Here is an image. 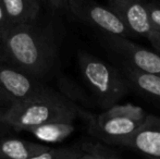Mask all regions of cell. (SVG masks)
Segmentation results:
<instances>
[{"mask_svg": "<svg viewBox=\"0 0 160 159\" xmlns=\"http://www.w3.org/2000/svg\"><path fill=\"white\" fill-rule=\"evenodd\" d=\"M78 145L83 153L82 159H118L121 157L120 152L97 138L83 140Z\"/></svg>", "mask_w": 160, "mask_h": 159, "instance_id": "5bb4252c", "label": "cell"}, {"mask_svg": "<svg viewBox=\"0 0 160 159\" xmlns=\"http://www.w3.org/2000/svg\"><path fill=\"white\" fill-rule=\"evenodd\" d=\"M15 102H17L0 86V119L12 108Z\"/></svg>", "mask_w": 160, "mask_h": 159, "instance_id": "d6986e66", "label": "cell"}, {"mask_svg": "<svg viewBox=\"0 0 160 159\" xmlns=\"http://www.w3.org/2000/svg\"><path fill=\"white\" fill-rule=\"evenodd\" d=\"M149 113L144 110L142 107L136 106L133 104H114L107 109H103V112L97 115L100 118H109V117H123L128 118L138 122H144Z\"/></svg>", "mask_w": 160, "mask_h": 159, "instance_id": "9a60e30c", "label": "cell"}, {"mask_svg": "<svg viewBox=\"0 0 160 159\" xmlns=\"http://www.w3.org/2000/svg\"><path fill=\"white\" fill-rule=\"evenodd\" d=\"M49 147L20 138L0 140V159H36Z\"/></svg>", "mask_w": 160, "mask_h": 159, "instance_id": "7c38bea8", "label": "cell"}, {"mask_svg": "<svg viewBox=\"0 0 160 159\" xmlns=\"http://www.w3.org/2000/svg\"><path fill=\"white\" fill-rule=\"evenodd\" d=\"M59 36L52 27L36 23L11 25L0 38V58L37 79L46 77L58 58Z\"/></svg>", "mask_w": 160, "mask_h": 159, "instance_id": "6da1fadb", "label": "cell"}, {"mask_svg": "<svg viewBox=\"0 0 160 159\" xmlns=\"http://www.w3.org/2000/svg\"><path fill=\"white\" fill-rule=\"evenodd\" d=\"M69 11L78 19L102 33L128 36L131 33L121 17L110 8L98 4L94 0H67Z\"/></svg>", "mask_w": 160, "mask_h": 159, "instance_id": "8992f818", "label": "cell"}, {"mask_svg": "<svg viewBox=\"0 0 160 159\" xmlns=\"http://www.w3.org/2000/svg\"><path fill=\"white\" fill-rule=\"evenodd\" d=\"M0 6L10 25L35 21L40 12L38 0H0Z\"/></svg>", "mask_w": 160, "mask_h": 159, "instance_id": "8fae6325", "label": "cell"}, {"mask_svg": "<svg viewBox=\"0 0 160 159\" xmlns=\"http://www.w3.org/2000/svg\"><path fill=\"white\" fill-rule=\"evenodd\" d=\"M110 9L121 17L131 32L146 37L152 30L143 0H108Z\"/></svg>", "mask_w": 160, "mask_h": 159, "instance_id": "ba28073f", "label": "cell"}, {"mask_svg": "<svg viewBox=\"0 0 160 159\" xmlns=\"http://www.w3.org/2000/svg\"><path fill=\"white\" fill-rule=\"evenodd\" d=\"M122 147H128L144 155L160 157V117L148 115L144 123Z\"/></svg>", "mask_w": 160, "mask_h": 159, "instance_id": "9c48e42d", "label": "cell"}, {"mask_svg": "<svg viewBox=\"0 0 160 159\" xmlns=\"http://www.w3.org/2000/svg\"><path fill=\"white\" fill-rule=\"evenodd\" d=\"M74 120H55L28 130L37 140L48 143H59L74 132Z\"/></svg>", "mask_w": 160, "mask_h": 159, "instance_id": "4fadbf2b", "label": "cell"}, {"mask_svg": "<svg viewBox=\"0 0 160 159\" xmlns=\"http://www.w3.org/2000/svg\"><path fill=\"white\" fill-rule=\"evenodd\" d=\"M106 46L119 58V60L141 71L160 74V55L150 51L135 42L127 36L103 33Z\"/></svg>", "mask_w": 160, "mask_h": 159, "instance_id": "52a82bcc", "label": "cell"}, {"mask_svg": "<svg viewBox=\"0 0 160 159\" xmlns=\"http://www.w3.org/2000/svg\"><path fill=\"white\" fill-rule=\"evenodd\" d=\"M0 124H1V122H0Z\"/></svg>", "mask_w": 160, "mask_h": 159, "instance_id": "603a6c76", "label": "cell"}, {"mask_svg": "<svg viewBox=\"0 0 160 159\" xmlns=\"http://www.w3.org/2000/svg\"><path fill=\"white\" fill-rule=\"evenodd\" d=\"M78 66L101 109L118 104L130 92L131 88L121 71L95 56L84 51L78 52Z\"/></svg>", "mask_w": 160, "mask_h": 159, "instance_id": "3957f363", "label": "cell"}, {"mask_svg": "<svg viewBox=\"0 0 160 159\" xmlns=\"http://www.w3.org/2000/svg\"><path fill=\"white\" fill-rule=\"evenodd\" d=\"M145 7L147 9L152 28L160 31V6L154 2H145Z\"/></svg>", "mask_w": 160, "mask_h": 159, "instance_id": "ac0fdd59", "label": "cell"}, {"mask_svg": "<svg viewBox=\"0 0 160 159\" xmlns=\"http://www.w3.org/2000/svg\"><path fill=\"white\" fill-rule=\"evenodd\" d=\"M80 116L87 122L88 133L93 137L109 145L122 146L144 122H138L128 118L109 117L100 118L97 115L81 109Z\"/></svg>", "mask_w": 160, "mask_h": 159, "instance_id": "5b68a950", "label": "cell"}, {"mask_svg": "<svg viewBox=\"0 0 160 159\" xmlns=\"http://www.w3.org/2000/svg\"><path fill=\"white\" fill-rule=\"evenodd\" d=\"M55 10H69L67 0H42Z\"/></svg>", "mask_w": 160, "mask_h": 159, "instance_id": "44dd1931", "label": "cell"}, {"mask_svg": "<svg viewBox=\"0 0 160 159\" xmlns=\"http://www.w3.org/2000/svg\"><path fill=\"white\" fill-rule=\"evenodd\" d=\"M146 38L149 40L150 44L152 45V47L156 49L157 53L160 55V31L152 28L149 34L146 36Z\"/></svg>", "mask_w": 160, "mask_h": 159, "instance_id": "ffe728a7", "label": "cell"}, {"mask_svg": "<svg viewBox=\"0 0 160 159\" xmlns=\"http://www.w3.org/2000/svg\"><path fill=\"white\" fill-rule=\"evenodd\" d=\"M117 63L130 88L146 99L160 104V74L141 71L121 60Z\"/></svg>", "mask_w": 160, "mask_h": 159, "instance_id": "30bf717a", "label": "cell"}, {"mask_svg": "<svg viewBox=\"0 0 160 159\" xmlns=\"http://www.w3.org/2000/svg\"><path fill=\"white\" fill-rule=\"evenodd\" d=\"M83 153L80 148L78 143L67 147L50 148L39 154L36 159H82Z\"/></svg>", "mask_w": 160, "mask_h": 159, "instance_id": "2e32d148", "label": "cell"}, {"mask_svg": "<svg viewBox=\"0 0 160 159\" xmlns=\"http://www.w3.org/2000/svg\"><path fill=\"white\" fill-rule=\"evenodd\" d=\"M0 86L15 102L48 99L61 95L39 79L14 68L2 58H0Z\"/></svg>", "mask_w": 160, "mask_h": 159, "instance_id": "277c9868", "label": "cell"}, {"mask_svg": "<svg viewBox=\"0 0 160 159\" xmlns=\"http://www.w3.org/2000/svg\"><path fill=\"white\" fill-rule=\"evenodd\" d=\"M81 107L64 95L48 99L17 102L0 119L18 131H28L31 127L55 120H75L80 116Z\"/></svg>", "mask_w": 160, "mask_h": 159, "instance_id": "7a4b0ae2", "label": "cell"}, {"mask_svg": "<svg viewBox=\"0 0 160 159\" xmlns=\"http://www.w3.org/2000/svg\"><path fill=\"white\" fill-rule=\"evenodd\" d=\"M10 23L7 20L6 15H4V12L2 10L1 6H0V38L4 35V33L8 31V28L10 27Z\"/></svg>", "mask_w": 160, "mask_h": 159, "instance_id": "7402d4cb", "label": "cell"}, {"mask_svg": "<svg viewBox=\"0 0 160 159\" xmlns=\"http://www.w3.org/2000/svg\"><path fill=\"white\" fill-rule=\"evenodd\" d=\"M61 88H63L62 91L64 92V96L67 98H69L70 100H72L73 102H75V100H78V102H81L84 106H92L93 102L92 99H89L86 96V94L78 87L75 84L69 82V81L64 80L63 82L61 81Z\"/></svg>", "mask_w": 160, "mask_h": 159, "instance_id": "e0dca14e", "label": "cell"}]
</instances>
